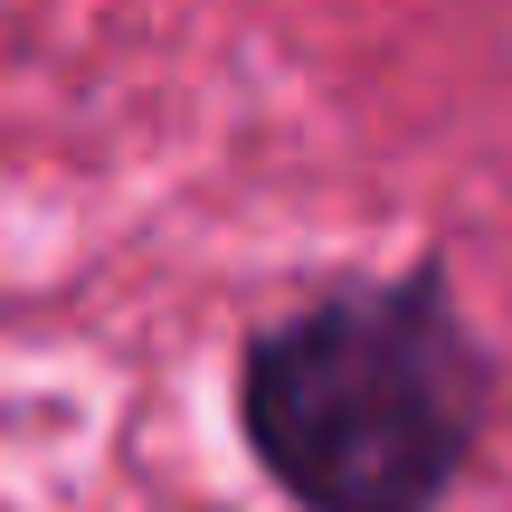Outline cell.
I'll use <instances>...</instances> for the list:
<instances>
[{
    "label": "cell",
    "instance_id": "cell-1",
    "mask_svg": "<svg viewBox=\"0 0 512 512\" xmlns=\"http://www.w3.org/2000/svg\"><path fill=\"white\" fill-rule=\"evenodd\" d=\"M238 408L304 512H427L475 456L484 351L437 275H399L256 332Z\"/></svg>",
    "mask_w": 512,
    "mask_h": 512
}]
</instances>
